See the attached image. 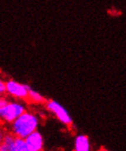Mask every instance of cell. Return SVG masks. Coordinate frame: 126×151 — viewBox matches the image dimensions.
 Masks as SVG:
<instances>
[{"mask_svg": "<svg viewBox=\"0 0 126 151\" xmlns=\"http://www.w3.org/2000/svg\"><path fill=\"white\" fill-rule=\"evenodd\" d=\"M75 151H91V144L88 137L79 135L75 139Z\"/></svg>", "mask_w": 126, "mask_h": 151, "instance_id": "6", "label": "cell"}, {"mask_svg": "<svg viewBox=\"0 0 126 151\" xmlns=\"http://www.w3.org/2000/svg\"><path fill=\"white\" fill-rule=\"evenodd\" d=\"M8 103V101L5 98H3V97L0 96V107H2V106L6 105V104Z\"/></svg>", "mask_w": 126, "mask_h": 151, "instance_id": "11", "label": "cell"}, {"mask_svg": "<svg viewBox=\"0 0 126 151\" xmlns=\"http://www.w3.org/2000/svg\"><path fill=\"white\" fill-rule=\"evenodd\" d=\"M29 86L17 83L14 80H9L6 83V92L9 93L11 96L19 99L28 98V93L29 90Z\"/></svg>", "mask_w": 126, "mask_h": 151, "instance_id": "4", "label": "cell"}, {"mask_svg": "<svg viewBox=\"0 0 126 151\" xmlns=\"http://www.w3.org/2000/svg\"><path fill=\"white\" fill-rule=\"evenodd\" d=\"M28 98H29L33 103H36V104H43L46 102V99L44 98L43 95H41L39 93L33 90L31 88H29V90Z\"/></svg>", "mask_w": 126, "mask_h": 151, "instance_id": "8", "label": "cell"}, {"mask_svg": "<svg viewBox=\"0 0 126 151\" xmlns=\"http://www.w3.org/2000/svg\"><path fill=\"white\" fill-rule=\"evenodd\" d=\"M102 151H109V150H102Z\"/></svg>", "mask_w": 126, "mask_h": 151, "instance_id": "13", "label": "cell"}, {"mask_svg": "<svg viewBox=\"0 0 126 151\" xmlns=\"http://www.w3.org/2000/svg\"><path fill=\"white\" fill-rule=\"evenodd\" d=\"M6 93V83H4L1 79H0V95Z\"/></svg>", "mask_w": 126, "mask_h": 151, "instance_id": "10", "label": "cell"}, {"mask_svg": "<svg viewBox=\"0 0 126 151\" xmlns=\"http://www.w3.org/2000/svg\"><path fill=\"white\" fill-rule=\"evenodd\" d=\"M15 148L16 151H34L29 147L24 138H19L15 137Z\"/></svg>", "mask_w": 126, "mask_h": 151, "instance_id": "9", "label": "cell"}, {"mask_svg": "<svg viewBox=\"0 0 126 151\" xmlns=\"http://www.w3.org/2000/svg\"><path fill=\"white\" fill-rule=\"evenodd\" d=\"M25 111L26 108L22 104L8 102L6 105L0 107V119L7 123H12Z\"/></svg>", "mask_w": 126, "mask_h": 151, "instance_id": "2", "label": "cell"}, {"mask_svg": "<svg viewBox=\"0 0 126 151\" xmlns=\"http://www.w3.org/2000/svg\"><path fill=\"white\" fill-rule=\"evenodd\" d=\"M3 134H2V133L1 132H0V143H1V141H2V139H3Z\"/></svg>", "mask_w": 126, "mask_h": 151, "instance_id": "12", "label": "cell"}, {"mask_svg": "<svg viewBox=\"0 0 126 151\" xmlns=\"http://www.w3.org/2000/svg\"><path fill=\"white\" fill-rule=\"evenodd\" d=\"M29 147L34 151H41L43 148V137L39 132L37 130L24 138Z\"/></svg>", "mask_w": 126, "mask_h": 151, "instance_id": "5", "label": "cell"}, {"mask_svg": "<svg viewBox=\"0 0 126 151\" xmlns=\"http://www.w3.org/2000/svg\"><path fill=\"white\" fill-rule=\"evenodd\" d=\"M15 136L6 135L3 137V139L0 143V151H16L15 148Z\"/></svg>", "mask_w": 126, "mask_h": 151, "instance_id": "7", "label": "cell"}, {"mask_svg": "<svg viewBox=\"0 0 126 151\" xmlns=\"http://www.w3.org/2000/svg\"><path fill=\"white\" fill-rule=\"evenodd\" d=\"M39 124V121L37 115L25 111L12 122V133L16 137L25 138L30 133L37 130Z\"/></svg>", "mask_w": 126, "mask_h": 151, "instance_id": "1", "label": "cell"}, {"mask_svg": "<svg viewBox=\"0 0 126 151\" xmlns=\"http://www.w3.org/2000/svg\"><path fill=\"white\" fill-rule=\"evenodd\" d=\"M47 108L49 111H50L52 114H55L57 118L62 124H64V125H67V126H70L71 124H72V119H71L68 111L57 101H54V100L48 101Z\"/></svg>", "mask_w": 126, "mask_h": 151, "instance_id": "3", "label": "cell"}]
</instances>
